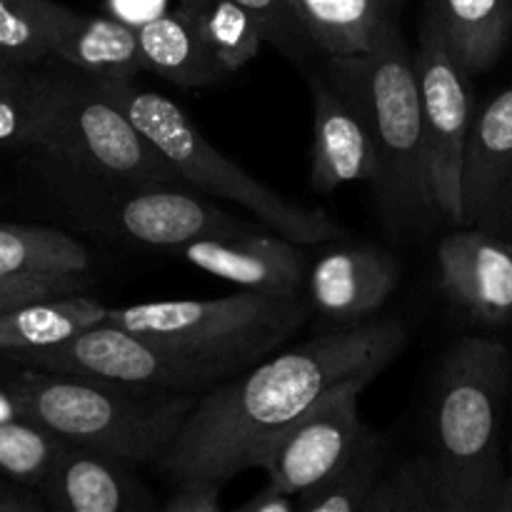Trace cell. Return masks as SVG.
<instances>
[{
    "instance_id": "1",
    "label": "cell",
    "mask_w": 512,
    "mask_h": 512,
    "mask_svg": "<svg viewBox=\"0 0 512 512\" xmlns=\"http://www.w3.org/2000/svg\"><path fill=\"white\" fill-rule=\"evenodd\" d=\"M403 343V323L365 320L265 358L203 390L155 468L173 483L203 478L225 485L258 468L263 450L330 390L355 378H378Z\"/></svg>"
},
{
    "instance_id": "2",
    "label": "cell",
    "mask_w": 512,
    "mask_h": 512,
    "mask_svg": "<svg viewBox=\"0 0 512 512\" xmlns=\"http://www.w3.org/2000/svg\"><path fill=\"white\" fill-rule=\"evenodd\" d=\"M512 358L500 340H458L440 365L433 463L445 512H495L508 465L503 453Z\"/></svg>"
},
{
    "instance_id": "3",
    "label": "cell",
    "mask_w": 512,
    "mask_h": 512,
    "mask_svg": "<svg viewBox=\"0 0 512 512\" xmlns=\"http://www.w3.org/2000/svg\"><path fill=\"white\" fill-rule=\"evenodd\" d=\"M325 78L373 140L380 163L375 190L390 220L400 228L438 215L425 173L418 73L398 20L385 25L365 53L330 55Z\"/></svg>"
},
{
    "instance_id": "4",
    "label": "cell",
    "mask_w": 512,
    "mask_h": 512,
    "mask_svg": "<svg viewBox=\"0 0 512 512\" xmlns=\"http://www.w3.org/2000/svg\"><path fill=\"white\" fill-rule=\"evenodd\" d=\"M5 388L23 418L128 465L158 463L200 398V390L158 393L38 368L15 373Z\"/></svg>"
},
{
    "instance_id": "5",
    "label": "cell",
    "mask_w": 512,
    "mask_h": 512,
    "mask_svg": "<svg viewBox=\"0 0 512 512\" xmlns=\"http://www.w3.org/2000/svg\"><path fill=\"white\" fill-rule=\"evenodd\" d=\"M308 303L300 295H268L255 290L213 300H158L108 308L105 320L170 350L208 365L225 380L293 338L305 323Z\"/></svg>"
},
{
    "instance_id": "6",
    "label": "cell",
    "mask_w": 512,
    "mask_h": 512,
    "mask_svg": "<svg viewBox=\"0 0 512 512\" xmlns=\"http://www.w3.org/2000/svg\"><path fill=\"white\" fill-rule=\"evenodd\" d=\"M95 83L113 103H118L128 113L140 133L168 158L183 183L240 205L258 220H263L270 230L293 243L320 245L343 235V228L325 210L290 203L273 188L245 173L233 160L225 158L190 123L183 108L170 98L153 93V90H138L133 83H115V80H95Z\"/></svg>"
},
{
    "instance_id": "7",
    "label": "cell",
    "mask_w": 512,
    "mask_h": 512,
    "mask_svg": "<svg viewBox=\"0 0 512 512\" xmlns=\"http://www.w3.org/2000/svg\"><path fill=\"white\" fill-rule=\"evenodd\" d=\"M48 88V128L40 153L75 173L130 188L178 185L183 178L145 138L118 103L88 75L43 63Z\"/></svg>"
},
{
    "instance_id": "8",
    "label": "cell",
    "mask_w": 512,
    "mask_h": 512,
    "mask_svg": "<svg viewBox=\"0 0 512 512\" xmlns=\"http://www.w3.org/2000/svg\"><path fill=\"white\" fill-rule=\"evenodd\" d=\"M28 368L48 373L75 375V378L98 380V383L125 385L158 393H185V390H208L223 383V375L208 365L175 355L120 325L103 323L73 335L53 348L20 353Z\"/></svg>"
},
{
    "instance_id": "9",
    "label": "cell",
    "mask_w": 512,
    "mask_h": 512,
    "mask_svg": "<svg viewBox=\"0 0 512 512\" xmlns=\"http://www.w3.org/2000/svg\"><path fill=\"white\" fill-rule=\"evenodd\" d=\"M418 73L420 110L425 135V173L438 215L460 225L463 220V163L473 128V103L465 78L440 38L425 20L418 50L413 53Z\"/></svg>"
},
{
    "instance_id": "10",
    "label": "cell",
    "mask_w": 512,
    "mask_h": 512,
    "mask_svg": "<svg viewBox=\"0 0 512 512\" xmlns=\"http://www.w3.org/2000/svg\"><path fill=\"white\" fill-rule=\"evenodd\" d=\"M373 380L355 378L330 390L318 405L300 415L260 455L265 478L300 498L338 473L363 443L360 393Z\"/></svg>"
},
{
    "instance_id": "11",
    "label": "cell",
    "mask_w": 512,
    "mask_h": 512,
    "mask_svg": "<svg viewBox=\"0 0 512 512\" xmlns=\"http://www.w3.org/2000/svg\"><path fill=\"white\" fill-rule=\"evenodd\" d=\"M438 283L478 323H505L512 318V245L503 235L458 225L438 245Z\"/></svg>"
},
{
    "instance_id": "12",
    "label": "cell",
    "mask_w": 512,
    "mask_h": 512,
    "mask_svg": "<svg viewBox=\"0 0 512 512\" xmlns=\"http://www.w3.org/2000/svg\"><path fill=\"white\" fill-rule=\"evenodd\" d=\"M460 225L512 233V85L475 115L470 128Z\"/></svg>"
},
{
    "instance_id": "13",
    "label": "cell",
    "mask_w": 512,
    "mask_h": 512,
    "mask_svg": "<svg viewBox=\"0 0 512 512\" xmlns=\"http://www.w3.org/2000/svg\"><path fill=\"white\" fill-rule=\"evenodd\" d=\"M110 228L153 248H183L200 238H223L245 230L240 220L178 185L135 188V193L98 208Z\"/></svg>"
},
{
    "instance_id": "14",
    "label": "cell",
    "mask_w": 512,
    "mask_h": 512,
    "mask_svg": "<svg viewBox=\"0 0 512 512\" xmlns=\"http://www.w3.org/2000/svg\"><path fill=\"white\" fill-rule=\"evenodd\" d=\"M400 268L373 245L328 250L308 273L310 305L338 325L365 323L398 288Z\"/></svg>"
},
{
    "instance_id": "15",
    "label": "cell",
    "mask_w": 512,
    "mask_h": 512,
    "mask_svg": "<svg viewBox=\"0 0 512 512\" xmlns=\"http://www.w3.org/2000/svg\"><path fill=\"white\" fill-rule=\"evenodd\" d=\"M183 258L198 270L268 295H298L308 273L300 243L270 235L235 233L223 238H200L180 248Z\"/></svg>"
},
{
    "instance_id": "16",
    "label": "cell",
    "mask_w": 512,
    "mask_h": 512,
    "mask_svg": "<svg viewBox=\"0 0 512 512\" xmlns=\"http://www.w3.org/2000/svg\"><path fill=\"white\" fill-rule=\"evenodd\" d=\"M50 510L150 512L160 508L153 490L135 478L128 463L83 445L68 443L40 485Z\"/></svg>"
},
{
    "instance_id": "17",
    "label": "cell",
    "mask_w": 512,
    "mask_h": 512,
    "mask_svg": "<svg viewBox=\"0 0 512 512\" xmlns=\"http://www.w3.org/2000/svg\"><path fill=\"white\" fill-rule=\"evenodd\" d=\"M308 85L313 95V188L333 193L348 183L375 185L380 163L363 120L328 78L310 73Z\"/></svg>"
},
{
    "instance_id": "18",
    "label": "cell",
    "mask_w": 512,
    "mask_h": 512,
    "mask_svg": "<svg viewBox=\"0 0 512 512\" xmlns=\"http://www.w3.org/2000/svg\"><path fill=\"white\" fill-rule=\"evenodd\" d=\"M53 60L95 80L133 83L143 70L135 25L120 18L85 15L58 3L50 35Z\"/></svg>"
},
{
    "instance_id": "19",
    "label": "cell",
    "mask_w": 512,
    "mask_h": 512,
    "mask_svg": "<svg viewBox=\"0 0 512 512\" xmlns=\"http://www.w3.org/2000/svg\"><path fill=\"white\" fill-rule=\"evenodd\" d=\"M135 33L143 70L160 75L168 83L203 88L228 75L183 3L140 23Z\"/></svg>"
},
{
    "instance_id": "20",
    "label": "cell",
    "mask_w": 512,
    "mask_h": 512,
    "mask_svg": "<svg viewBox=\"0 0 512 512\" xmlns=\"http://www.w3.org/2000/svg\"><path fill=\"white\" fill-rule=\"evenodd\" d=\"M428 20L465 75L493 68L512 35V0H430Z\"/></svg>"
},
{
    "instance_id": "21",
    "label": "cell",
    "mask_w": 512,
    "mask_h": 512,
    "mask_svg": "<svg viewBox=\"0 0 512 512\" xmlns=\"http://www.w3.org/2000/svg\"><path fill=\"white\" fill-rule=\"evenodd\" d=\"M305 35L325 58L365 53L398 20L400 0H288Z\"/></svg>"
},
{
    "instance_id": "22",
    "label": "cell",
    "mask_w": 512,
    "mask_h": 512,
    "mask_svg": "<svg viewBox=\"0 0 512 512\" xmlns=\"http://www.w3.org/2000/svg\"><path fill=\"white\" fill-rule=\"evenodd\" d=\"M108 308L90 295L68 293L33 300L0 315V353L20 355L53 348L103 323Z\"/></svg>"
},
{
    "instance_id": "23",
    "label": "cell",
    "mask_w": 512,
    "mask_h": 512,
    "mask_svg": "<svg viewBox=\"0 0 512 512\" xmlns=\"http://www.w3.org/2000/svg\"><path fill=\"white\" fill-rule=\"evenodd\" d=\"M90 255L65 230L48 225H0V278L85 275Z\"/></svg>"
},
{
    "instance_id": "24",
    "label": "cell",
    "mask_w": 512,
    "mask_h": 512,
    "mask_svg": "<svg viewBox=\"0 0 512 512\" xmlns=\"http://www.w3.org/2000/svg\"><path fill=\"white\" fill-rule=\"evenodd\" d=\"M48 128L43 65L0 68V145L40 148Z\"/></svg>"
},
{
    "instance_id": "25",
    "label": "cell",
    "mask_w": 512,
    "mask_h": 512,
    "mask_svg": "<svg viewBox=\"0 0 512 512\" xmlns=\"http://www.w3.org/2000/svg\"><path fill=\"white\" fill-rule=\"evenodd\" d=\"M228 73L248 65L263 48L260 25L235 0H180Z\"/></svg>"
},
{
    "instance_id": "26",
    "label": "cell",
    "mask_w": 512,
    "mask_h": 512,
    "mask_svg": "<svg viewBox=\"0 0 512 512\" xmlns=\"http://www.w3.org/2000/svg\"><path fill=\"white\" fill-rule=\"evenodd\" d=\"M55 0H0V68H38L53 60Z\"/></svg>"
},
{
    "instance_id": "27",
    "label": "cell",
    "mask_w": 512,
    "mask_h": 512,
    "mask_svg": "<svg viewBox=\"0 0 512 512\" xmlns=\"http://www.w3.org/2000/svg\"><path fill=\"white\" fill-rule=\"evenodd\" d=\"M380 465H383V443L380 435L368 430L355 450L353 458L323 480L300 495L298 505L303 512H363L370 493L380 480Z\"/></svg>"
},
{
    "instance_id": "28",
    "label": "cell",
    "mask_w": 512,
    "mask_h": 512,
    "mask_svg": "<svg viewBox=\"0 0 512 512\" xmlns=\"http://www.w3.org/2000/svg\"><path fill=\"white\" fill-rule=\"evenodd\" d=\"M68 440L28 418L0 425V473L20 485L40 488Z\"/></svg>"
},
{
    "instance_id": "29",
    "label": "cell",
    "mask_w": 512,
    "mask_h": 512,
    "mask_svg": "<svg viewBox=\"0 0 512 512\" xmlns=\"http://www.w3.org/2000/svg\"><path fill=\"white\" fill-rule=\"evenodd\" d=\"M363 512H445L433 455H418L380 478Z\"/></svg>"
},
{
    "instance_id": "30",
    "label": "cell",
    "mask_w": 512,
    "mask_h": 512,
    "mask_svg": "<svg viewBox=\"0 0 512 512\" xmlns=\"http://www.w3.org/2000/svg\"><path fill=\"white\" fill-rule=\"evenodd\" d=\"M235 3L253 15L265 43L278 45L285 53H295V50L303 48L300 43L308 40L288 0H235Z\"/></svg>"
},
{
    "instance_id": "31",
    "label": "cell",
    "mask_w": 512,
    "mask_h": 512,
    "mask_svg": "<svg viewBox=\"0 0 512 512\" xmlns=\"http://www.w3.org/2000/svg\"><path fill=\"white\" fill-rule=\"evenodd\" d=\"M85 275H45V278H0V315L25 303L55 295L80 293Z\"/></svg>"
},
{
    "instance_id": "32",
    "label": "cell",
    "mask_w": 512,
    "mask_h": 512,
    "mask_svg": "<svg viewBox=\"0 0 512 512\" xmlns=\"http://www.w3.org/2000/svg\"><path fill=\"white\" fill-rule=\"evenodd\" d=\"M220 488L223 485L215 480L203 478H190L175 483L173 495L160 505L163 512H220L223 503H220Z\"/></svg>"
},
{
    "instance_id": "33",
    "label": "cell",
    "mask_w": 512,
    "mask_h": 512,
    "mask_svg": "<svg viewBox=\"0 0 512 512\" xmlns=\"http://www.w3.org/2000/svg\"><path fill=\"white\" fill-rule=\"evenodd\" d=\"M300 510L298 498L290 495L288 490L280 488L278 483L268 480L255 495H250L243 505H238V512H295Z\"/></svg>"
},
{
    "instance_id": "34",
    "label": "cell",
    "mask_w": 512,
    "mask_h": 512,
    "mask_svg": "<svg viewBox=\"0 0 512 512\" xmlns=\"http://www.w3.org/2000/svg\"><path fill=\"white\" fill-rule=\"evenodd\" d=\"M20 485V483H18ZM0 483V512H45L48 503L40 493Z\"/></svg>"
},
{
    "instance_id": "35",
    "label": "cell",
    "mask_w": 512,
    "mask_h": 512,
    "mask_svg": "<svg viewBox=\"0 0 512 512\" xmlns=\"http://www.w3.org/2000/svg\"><path fill=\"white\" fill-rule=\"evenodd\" d=\"M18 418H23V410H20L18 400L13 398V393L8 388H0V425Z\"/></svg>"
},
{
    "instance_id": "36",
    "label": "cell",
    "mask_w": 512,
    "mask_h": 512,
    "mask_svg": "<svg viewBox=\"0 0 512 512\" xmlns=\"http://www.w3.org/2000/svg\"><path fill=\"white\" fill-rule=\"evenodd\" d=\"M510 413H512V385H510ZM495 512H512V450H510L508 475H505V483H503V490H500Z\"/></svg>"
}]
</instances>
